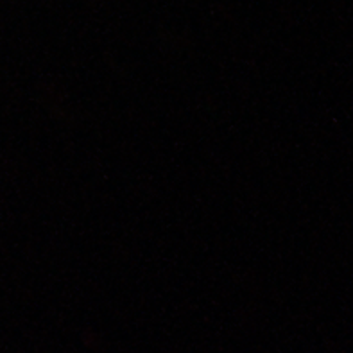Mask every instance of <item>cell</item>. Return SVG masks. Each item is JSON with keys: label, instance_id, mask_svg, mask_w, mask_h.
<instances>
[]
</instances>
